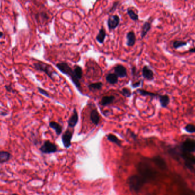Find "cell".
<instances>
[{
    "mask_svg": "<svg viewBox=\"0 0 195 195\" xmlns=\"http://www.w3.org/2000/svg\"><path fill=\"white\" fill-rule=\"evenodd\" d=\"M78 120H79L78 114L76 109H74L71 117L69 118V119L68 120V126L69 127L72 128H74L76 126L77 123L78 122Z\"/></svg>",
    "mask_w": 195,
    "mask_h": 195,
    "instance_id": "13",
    "label": "cell"
},
{
    "mask_svg": "<svg viewBox=\"0 0 195 195\" xmlns=\"http://www.w3.org/2000/svg\"><path fill=\"white\" fill-rule=\"evenodd\" d=\"M151 29V24L148 21H146L143 25L142 32H141V37L143 39L148 33V32Z\"/></svg>",
    "mask_w": 195,
    "mask_h": 195,
    "instance_id": "23",
    "label": "cell"
},
{
    "mask_svg": "<svg viewBox=\"0 0 195 195\" xmlns=\"http://www.w3.org/2000/svg\"><path fill=\"white\" fill-rule=\"evenodd\" d=\"M90 120L95 125H98L99 123L100 122V115L96 109H92L90 113Z\"/></svg>",
    "mask_w": 195,
    "mask_h": 195,
    "instance_id": "15",
    "label": "cell"
},
{
    "mask_svg": "<svg viewBox=\"0 0 195 195\" xmlns=\"http://www.w3.org/2000/svg\"><path fill=\"white\" fill-rule=\"evenodd\" d=\"M119 1L115 2L114 3V4L113 5L112 7L111 8V9H110V10H109V12H111V13H112V12H114L115 10L116 9V8H117L118 6L119 5Z\"/></svg>",
    "mask_w": 195,
    "mask_h": 195,
    "instance_id": "32",
    "label": "cell"
},
{
    "mask_svg": "<svg viewBox=\"0 0 195 195\" xmlns=\"http://www.w3.org/2000/svg\"><path fill=\"white\" fill-rule=\"evenodd\" d=\"M120 23V18L118 15H113L110 16L107 20L108 28L110 30L116 29Z\"/></svg>",
    "mask_w": 195,
    "mask_h": 195,
    "instance_id": "10",
    "label": "cell"
},
{
    "mask_svg": "<svg viewBox=\"0 0 195 195\" xmlns=\"http://www.w3.org/2000/svg\"><path fill=\"white\" fill-rule=\"evenodd\" d=\"M33 65L35 70L41 72H44L46 73L49 77L54 80L53 75L54 74H55L56 73L53 71L52 68L50 65L41 62H39L38 63H34Z\"/></svg>",
    "mask_w": 195,
    "mask_h": 195,
    "instance_id": "4",
    "label": "cell"
},
{
    "mask_svg": "<svg viewBox=\"0 0 195 195\" xmlns=\"http://www.w3.org/2000/svg\"><path fill=\"white\" fill-rule=\"evenodd\" d=\"M102 85H103L102 83L98 82V83L91 84L88 86V88L91 91H97V90L98 91V90H100L102 88Z\"/></svg>",
    "mask_w": 195,
    "mask_h": 195,
    "instance_id": "25",
    "label": "cell"
},
{
    "mask_svg": "<svg viewBox=\"0 0 195 195\" xmlns=\"http://www.w3.org/2000/svg\"><path fill=\"white\" fill-rule=\"evenodd\" d=\"M39 151L43 154H51L57 152V146L52 142L46 140L43 142V145L39 148Z\"/></svg>",
    "mask_w": 195,
    "mask_h": 195,
    "instance_id": "6",
    "label": "cell"
},
{
    "mask_svg": "<svg viewBox=\"0 0 195 195\" xmlns=\"http://www.w3.org/2000/svg\"></svg>",
    "mask_w": 195,
    "mask_h": 195,
    "instance_id": "40",
    "label": "cell"
},
{
    "mask_svg": "<svg viewBox=\"0 0 195 195\" xmlns=\"http://www.w3.org/2000/svg\"><path fill=\"white\" fill-rule=\"evenodd\" d=\"M120 92L123 96L124 97L127 98H130L132 95V92H131V90L129 88H123Z\"/></svg>",
    "mask_w": 195,
    "mask_h": 195,
    "instance_id": "30",
    "label": "cell"
},
{
    "mask_svg": "<svg viewBox=\"0 0 195 195\" xmlns=\"http://www.w3.org/2000/svg\"><path fill=\"white\" fill-rule=\"evenodd\" d=\"M11 195H18V194H17V193H13V194H12Z\"/></svg>",
    "mask_w": 195,
    "mask_h": 195,
    "instance_id": "38",
    "label": "cell"
},
{
    "mask_svg": "<svg viewBox=\"0 0 195 195\" xmlns=\"http://www.w3.org/2000/svg\"><path fill=\"white\" fill-rule=\"evenodd\" d=\"M136 92L143 96H150L151 98H156L159 95L157 93L151 92L143 89H139L136 91Z\"/></svg>",
    "mask_w": 195,
    "mask_h": 195,
    "instance_id": "24",
    "label": "cell"
},
{
    "mask_svg": "<svg viewBox=\"0 0 195 195\" xmlns=\"http://www.w3.org/2000/svg\"><path fill=\"white\" fill-rule=\"evenodd\" d=\"M188 52H190V53H195V48H190V49H189Z\"/></svg>",
    "mask_w": 195,
    "mask_h": 195,
    "instance_id": "36",
    "label": "cell"
},
{
    "mask_svg": "<svg viewBox=\"0 0 195 195\" xmlns=\"http://www.w3.org/2000/svg\"><path fill=\"white\" fill-rule=\"evenodd\" d=\"M5 88V89L6 90V91L7 92H12V93H15V90L13 89V88L11 87V85H5V87H4Z\"/></svg>",
    "mask_w": 195,
    "mask_h": 195,
    "instance_id": "34",
    "label": "cell"
},
{
    "mask_svg": "<svg viewBox=\"0 0 195 195\" xmlns=\"http://www.w3.org/2000/svg\"><path fill=\"white\" fill-rule=\"evenodd\" d=\"M49 127L54 129L58 136H59L62 132V127L59 124L55 121L49 122Z\"/></svg>",
    "mask_w": 195,
    "mask_h": 195,
    "instance_id": "20",
    "label": "cell"
},
{
    "mask_svg": "<svg viewBox=\"0 0 195 195\" xmlns=\"http://www.w3.org/2000/svg\"><path fill=\"white\" fill-rule=\"evenodd\" d=\"M128 184L130 190L138 193L146 183L139 175H135L129 177Z\"/></svg>",
    "mask_w": 195,
    "mask_h": 195,
    "instance_id": "3",
    "label": "cell"
},
{
    "mask_svg": "<svg viewBox=\"0 0 195 195\" xmlns=\"http://www.w3.org/2000/svg\"><path fill=\"white\" fill-rule=\"evenodd\" d=\"M181 150L189 153L195 152V140L192 139H187L183 142L181 146Z\"/></svg>",
    "mask_w": 195,
    "mask_h": 195,
    "instance_id": "7",
    "label": "cell"
},
{
    "mask_svg": "<svg viewBox=\"0 0 195 195\" xmlns=\"http://www.w3.org/2000/svg\"><path fill=\"white\" fill-rule=\"evenodd\" d=\"M56 67L62 73L66 74L70 78H71L72 83L76 86V88L81 91V83L79 82V80L76 78L74 70L72 69L68 63H58L56 64Z\"/></svg>",
    "mask_w": 195,
    "mask_h": 195,
    "instance_id": "2",
    "label": "cell"
},
{
    "mask_svg": "<svg viewBox=\"0 0 195 195\" xmlns=\"http://www.w3.org/2000/svg\"><path fill=\"white\" fill-rule=\"evenodd\" d=\"M187 43L184 41H180V40H175L173 42V47L175 49H179L182 48L183 46H185L187 45Z\"/></svg>",
    "mask_w": 195,
    "mask_h": 195,
    "instance_id": "27",
    "label": "cell"
},
{
    "mask_svg": "<svg viewBox=\"0 0 195 195\" xmlns=\"http://www.w3.org/2000/svg\"><path fill=\"white\" fill-rule=\"evenodd\" d=\"M3 36H4V33H3V32H1V31H0V38H2Z\"/></svg>",
    "mask_w": 195,
    "mask_h": 195,
    "instance_id": "37",
    "label": "cell"
},
{
    "mask_svg": "<svg viewBox=\"0 0 195 195\" xmlns=\"http://www.w3.org/2000/svg\"><path fill=\"white\" fill-rule=\"evenodd\" d=\"M179 156L181 157L184 160V164L186 167L190 170H193V165H195V156L192 153H187L182 151L180 153H179Z\"/></svg>",
    "mask_w": 195,
    "mask_h": 195,
    "instance_id": "5",
    "label": "cell"
},
{
    "mask_svg": "<svg viewBox=\"0 0 195 195\" xmlns=\"http://www.w3.org/2000/svg\"><path fill=\"white\" fill-rule=\"evenodd\" d=\"M106 137L107 140L117 145L118 146H121L122 142L119 139V138L116 136H115L113 134H108L106 135Z\"/></svg>",
    "mask_w": 195,
    "mask_h": 195,
    "instance_id": "22",
    "label": "cell"
},
{
    "mask_svg": "<svg viewBox=\"0 0 195 195\" xmlns=\"http://www.w3.org/2000/svg\"><path fill=\"white\" fill-rule=\"evenodd\" d=\"M150 160H151L159 169H160L162 171H165L167 169L166 162L161 156H155L152 157V159H151Z\"/></svg>",
    "mask_w": 195,
    "mask_h": 195,
    "instance_id": "9",
    "label": "cell"
},
{
    "mask_svg": "<svg viewBox=\"0 0 195 195\" xmlns=\"http://www.w3.org/2000/svg\"><path fill=\"white\" fill-rule=\"evenodd\" d=\"M74 72L77 79L81 80L83 76V70L80 66L76 65L74 69Z\"/></svg>",
    "mask_w": 195,
    "mask_h": 195,
    "instance_id": "26",
    "label": "cell"
},
{
    "mask_svg": "<svg viewBox=\"0 0 195 195\" xmlns=\"http://www.w3.org/2000/svg\"><path fill=\"white\" fill-rule=\"evenodd\" d=\"M143 82L142 80H140V81H139L138 82L136 83H133L131 84V87L133 88H138L139 86H140V85L142 84V83Z\"/></svg>",
    "mask_w": 195,
    "mask_h": 195,
    "instance_id": "33",
    "label": "cell"
},
{
    "mask_svg": "<svg viewBox=\"0 0 195 195\" xmlns=\"http://www.w3.org/2000/svg\"><path fill=\"white\" fill-rule=\"evenodd\" d=\"M115 99V98L114 96H105L102 98L100 104L103 107L107 106L109 104H111V103H113Z\"/></svg>",
    "mask_w": 195,
    "mask_h": 195,
    "instance_id": "19",
    "label": "cell"
},
{
    "mask_svg": "<svg viewBox=\"0 0 195 195\" xmlns=\"http://www.w3.org/2000/svg\"><path fill=\"white\" fill-rule=\"evenodd\" d=\"M136 70V69L135 68V67H133V68H132V74H133H133L135 75V74Z\"/></svg>",
    "mask_w": 195,
    "mask_h": 195,
    "instance_id": "35",
    "label": "cell"
},
{
    "mask_svg": "<svg viewBox=\"0 0 195 195\" xmlns=\"http://www.w3.org/2000/svg\"><path fill=\"white\" fill-rule=\"evenodd\" d=\"M12 157V155L9 152L0 151V164L9 161Z\"/></svg>",
    "mask_w": 195,
    "mask_h": 195,
    "instance_id": "16",
    "label": "cell"
},
{
    "mask_svg": "<svg viewBox=\"0 0 195 195\" xmlns=\"http://www.w3.org/2000/svg\"><path fill=\"white\" fill-rule=\"evenodd\" d=\"M106 37V33L105 32V29L102 27L99 31L98 34H97L96 37V41L100 43V44H103L105 41V39Z\"/></svg>",
    "mask_w": 195,
    "mask_h": 195,
    "instance_id": "21",
    "label": "cell"
},
{
    "mask_svg": "<svg viewBox=\"0 0 195 195\" xmlns=\"http://www.w3.org/2000/svg\"><path fill=\"white\" fill-rule=\"evenodd\" d=\"M184 129L188 133H195V125L192 124H188L184 128Z\"/></svg>",
    "mask_w": 195,
    "mask_h": 195,
    "instance_id": "29",
    "label": "cell"
},
{
    "mask_svg": "<svg viewBox=\"0 0 195 195\" xmlns=\"http://www.w3.org/2000/svg\"><path fill=\"white\" fill-rule=\"evenodd\" d=\"M142 76L143 78L148 81H151L154 79V73L151 69L147 65H145L142 69Z\"/></svg>",
    "mask_w": 195,
    "mask_h": 195,
    "instance_id": "11",
    "label": "cell"
},
{
    "mask_svg": "<svg viewBox=\"0 0 195 195\" xmlns=\"http://www.w3.org/2000/svg\"><path fill=\"white\" fill-rule=\"evenodd\" d=\"M138 175L140 176L144 181L147 183L155 179L156 177V172L155 171L147 162H140L137 167Z\"/></svg>",
    "mask_w": 195,
    "mask_h": 195,
    "instance_id": "1",
    "label": "cell"
},
{
    "mask_svg": "<svg viewBox=\"0 0 195 195\" xmlns=\"http://www.w3.org/2000/svg\"><path fill=\"white\" fill-rule=\"evenodd\" d=\"M115 73L117 75L118 77L124 78L127 76V70L126 67L122 65H117L114 68Z\"/></svg>",
    "mask_w": 195,
    "mask_h": 195,
    "instance_id": "12",
    "label": "cell"
},
{
    "mask_svg": "<svg viewBox=\"0 0 195 195\" xmlns=\"http://www.w3.org/2000/svg\"></svg>",
    "mask_w": 195,
    "mask_h": 195,
    "instance_id": "39",
    "label": "cell"
},
{
    "mask_svg": "<svg viewBox=\"0 0 195 195\" xmlns=\"http://www.w3.org/2000/svg\"><path fill=\"white\" fill-rule=\"evenodd\" d=\"M127 14L129 15V17H130V19L134 21H138L139 20L138 15L133 10H132L129 8L127 9Z\"/></svg>",
    "mask_w": 195,
    "mask_h": 195,
    "instance_id": "28",
    "label": "cell"
},
{
    "mask_svg": "<svg viewBox=\"0 0 195 195\" xmlns=\"http://www.w3.org/2000/svg\"><path fill=\"white\" fill-rule=\"evenodd\" d=\"M127 45L129 46H133L136 42V36L133 31H130L128 32L126 36Z\"/></svg>",
    "mask_w": 195,
    "mask_h": 195,
    "instance_id": "17",
    "label": "cell"
},
{
    "mask_svg": "<svg viewBox=\"0 0 195 195\" xmlns=\"http://www.w3.org/2000/svg\"><path fill=\"white\" fill-rule=\"evenodd\" d=\"M73 136V131L67 129L63 133L62 136V141L64 147L66 149L69 148L72 145V140Z\"/></svg>",
    "mask_w": 195,
    "mask_h": 195,
    "instance_id": "8",
    "label": "cell"
},
{
    "mask_svg": "<svg viewBox=\"0 0 195 195\" xmlns=\"http://www.w3.org/2000/svg\"><path fill=\"white\" fill-rule=\"evenodd\" d=\"M106 80L110 84L114 85L118 82V77L115 73H108L106 76Z\"/></svg>",
    "mask_w": 195,
    "mask_h": 195,
    "instance_id": "18",
    "label": "cell"
},
{
    "mask_svg": "<svg viewBox=\"0 0 195 195\" xmlns=\"http://www.w3.org/2000/svg\"><path fill=\"white\" fill-rule=\"evenodd\" d=\"M37 89H38V92L40 93L41 94H42L47 98H50V94L46 90L43 89L42 88H40V87H37Z\"/></svg>",
    "mask_w": 195,
    "mask_h": 195,
    "instance_id": "31",
    "label": "cell"
},
{
    "mask_svg": "<svg viewBox=\"0 0 195 195\" xmlns=\"http://www.w3.org/2000/svg\"><path fill=\"white\" fill-rule=\"evenodd\" d=\"M159 101L162 108H166L170 103V98L168 94H159Z\"/></svg>",
    "mask_w": 195,
    "mask_h": 195,
    "instance_id": "14",
    "label": "cell"
}]
</instances>
